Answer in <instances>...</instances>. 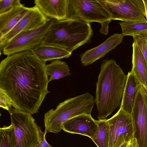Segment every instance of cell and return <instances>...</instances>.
Wrapping results in <instances>:
<instances>
[{
  "mask_svg": "<svg viewBox=\"0 0 147 147\" xmlns=\"http://www.w3.org/2000/svg\"><path fill=\"white\" fill-rule=\"evenodd\" d=\"M45 62L31 51L7 56L0 64V88L11 99L14 109L37 113L47 94L48 77Z\"/></svg>",
  "mask_w": 147,
  "mask_h": 147,
  "instance_id": "cell-1",
  "label": "cell"
},
{
  "mask_svg": "<svg viewBox=\"0 0 147 147\" xmlns=\"http://www.w3.org/2000/svg\"><path fill=\"white\" fill-rule=\"evenodd\" d=\"M127 77L115 60L102 61L94 99L99 120L106 119L120 105Z\"/></svg>",
  "mask_w": 147,
  "mask_h": 147,
  "instance_id": "cell-2",
  "label": "cell"
},
{
  "mask_svg": "<svg viewBox=\"0 0 147 147\" xmlns=\"http://www.w3.org/2000/svg\"><path fill=\"white\" fill-rule=\"evenodd\" d=\"M92 34L90 23L76 19L55 20L41 43L57 46L72 53L90 42Z\"/></svg>",
  "mask_w": 147,
  "mask_h": 147,
  "instance_id": "cell-3",
  "label": "cell"
},
{
  "mask_svg": "<svg viewBox=\"0 0 147 147\" xmlns=\"http://www.w3.org/2000/svg\"><path fill=\"white\" fill-rule=\"evenodd\" d=\"M94 103V97L88 92L59 103L55 109L44 114L45 129L47 132L59 133L62 129L63 123L69 119L81 115H91Z\"/></svg>",
  "mask_w": 147,
  "mask_h": 147,
  "instance_id": "cell-4",
  "label": "cell"
},
{
  "mask_svg": "<svg viewBox=\"0 0 147 147\" xmlns=\"http://www.w3.org/2000/svg\"><path fill=\"white\" fill-rule=\"evenodd\" d=\"M76 19L86 22H96L101 25L102 34L108 33L110 16L98 0H69L67 19Z\"/></svg>",
  "mask_w": 147,
  "mask_h": 147,
  "instance_id": "cell-5",
  "label": "cell"
},
{
  "mask_svg": "<svg viewBox=\"0 0 147 147\" xmlns=\"http://www.w3.org/2000/svg\"><path fill=\"white\" fill-rule=\"evenodd\" d=\"M8 111L16 138L15 147H35L40 135L39 126L32 115L12 108Z\"/></svg>",
  "mask_w": 147,
  "mask_h": 147,
  "instance_id": "cell-6",
  "label": "cell"
},
{
  "mask_svg": "<svg viewBox=\"0 0 147 147\" xmlns=\"http://www.w3.org/2000/svg\"><path fill=\"white\" fill-rule=\"evenodd\" d=\"M112 20L123 22L146 21L143 0H98Z\"/></svg>",
  "mask_w": 147,
  "mask_h": 147,
  "instance_id": "cell-7",
  "label": "cell"
},
{
  "mask_svg": "<svg viewBox=\"0 0 147 147\" xmlns=\"http://www.w3.org/2000/svg\"><path fill=\"white\" fill-rule=\"evenodd\" d=\"M55 20H50L43 26L22 32L14 37L4 47L3 54L7 56L31 51L41 43Z\"/></svg>",
  "mask_w": 147,
  "mask_h": 147,
  "instance_id": "cell-8",
  "label": "cell"
},
{
  "mask_svg": "<svg viewBox=\"0 0 147 147\" xmlns=\"http://www.w3.org/2000/svg\"><path fill=\"white\" fill-rule=\"evenodd\" d=\"M130 115L134 123V138L137 140L138 147H147V90L142 84Z\"/></svg>",
  "mask_w": 147,
  "mask_h": 147,
  "instance_id": "cell-9",
  "label": "cell"
},
{
  "mask_svg": "<svg viewBox=\"0 0 147 147\" xmlns=\"http://www.w3.org/2000/svg\"><path fill=\"white\" fill-rule=\"evenodd\" d=\"M50 19L44 15L36 5L29 7L24 16L9 33L0 38V49L5 46L19 34L41 26Z\"/></svg>",
  "mask_w": 147,
  "mask_h": 147,
  "instance_id": "cell-10",
  "label": "cell"
},
{
  "mask_svg": "<svg viewBox=\"0 0 147 147\" xmlns=\"http://www.w3.org/2000/svg\"><path fill=\"white\" fill-rule=\"evenodd\" d=\"M109 127V147H114L118 138L125 135L134 138V128L131 115L121 109L111 117L107 119Z\"/></svg>",
  "mask_w": 147,
  "mask_h": 147,
  "instance_id": "cell-11",
  "label": "cell"
},
{
  "mask_svg": "<svg viewBox=\"0 0 147 147\" xmlns=\"http://www.w3.org/2000/svg\"><path fill=\"white\" fill-rule=\"evenodd\" d=\"M98 127L97 120L90 115H81L64 122L62 130L66 132L87 136L91 140Z\"/></svg>",
  "mask_w": 147,
  "mask_h": 147,
  "instance_id": "cell-12",
  "label": "cell"
},
{
  "mask_svg": "<svg viewBox=\"0 0 147 147\" xmlns=\"http://www.w3.org/2000/svg\"><path fill=\"white\" fill-rule=\"evenodd\" d=\"M124 36L121 34L115 33L108 37L99 45L88 50L80 56L82 65L86 66L104 57L122 41Z\"/></svg>",
  "mask_w": 147,
  "mask_h": 147,
  "instance_id": "cell-13",
  "label": "cell"
},
{
  "mask_svg": "<svg viewBox=\"0 0 147 147\" xmlns=\"http://www.w3.org/2000/svg\"><path fill=\"white\" fill-rule=\"evenodd\" d=\"M69 0H35V5L47 17L55 20L67 19Z\"/></svg>",
  "mask_w": 147,
  "mask_h": 147,
  "instance_id": "cell-14",
  "label": "cell"
},
{
  "mask_svg": "<svg viewBox=\"0 0 147 147\" xmlns=\"http://www.w3.org/2000/svg\"><path fill=\"white\" fill-rule=\"evenodd\" d=\"M29 8L22 4L0 14V38L13 29L26 14Z\"/></svg>",
  "mask_w": 147,
  "mask_h": 147,
  "instance_id": "cell-15",
  "label": "cell"
},
{
  "mask_svg": "<svg viewBox=\"0 0 147 147\" xmlns=\"http://www.w3.org/2000/svg\"><path fill=\"white\" fill-rule=\"evenodd\" d=\"M141 84L135 75L131 71L129 72L127 75L120 109L131 114L137 91Z\"/></svg>",
  "mask_w": 147,
  "mask_h": 147,
  "instance_id": "cell-16",
  "label": "cell"
},
{
  "mask_svg": "<svg viewBox=\"0 0 147 147\" xmlns=\"http://www.w3.org/2000/svg\"><path fill=\"white\" fill-rule=\"evenodd\" d=\"M31 51L40 60L45 62L68 58L72 53L59 46L43 43H41Z\"/></svg>",
  "mask_w": 147,
  "mask_h": 147,
  "instance_id": "cell-17",
  "label": "cell"
},
{
  "mask_svg": "<svg viewBox=\"0 0 147 147\" xmlns=\"http://www.w3.org/2000/svg\"><path fill=\"white\" fill-rule=\"evenodd\" d=\"M132 68L131 71L147 89V66L142 54L136 44H132Z\"/></svg>",
  "mask_w": 147,
  "mask_h": 147,
  "instance_id": "cell-18",
  "label": "cell"
},
{
  "mask_svg": "<svg viewBox=\"0 0 147 147\" xmlns=\"http://www.w3.org/2000/svg\"><path fill=\"white\" fill-rule=\"evenodd\" d=\"M45 70L48 78L49 82L58 80L71 75L69 67L65 62L57 60L46 65Z\"/></svg>",
  "mask_w": 147,
  "mask_h": 147,
  "instance_id": "cell-19",
  "label": "cell"
},
{
  "mask_svg": "<svg viewBox=\"0 0 147 147\" xmlns=\"http://www.w3.org/2000/svg\"><path fill=\"white\" fill-rule=\"evenodd\" d=\"M124 36L133 37L143 34H147V20L123 22L118 23Z\"/></svg>",
  "mask_w": 147,
  "mask_h": 147,
  "instance_id": "cell-20",
  "label": "cell"
},
{
  "mask_svg": "<svg viewBox=\"0 0 147 147\" xmlns=\"http://www.w3.org/2000/svg\"><path fill=\"white\" fill-rule=\"evenodd\" d=\"M98 127L92 139L98 147H109V127L107 119L97 120Z\"/></svg>",
  "mask_w": 147,
  "mask_h": 147,
  "instance_id": "cell-21",
  "label": "cell"
},
{
  "mask_svg": "<svg viewBox=\"0 0 147 147\" xmlns=\"http://www.w3.org/2000/svg\"><path fill=\"white\" fill-rule=\"evenodd\" d=\"M16 138L12 125L0 128V147H15Z\"/></svg>",
  "mask_w": 147,
  "mask_h": 147,
  "instance_id": "cell-22",
  "label": "cell"
},
{
  "mask_svg": "<svg viewBox=\"0 0 147 147\" xmlns=\"http://www.w3.org/2000/svg\"><path fill=\"white\" fill-rule=\"evenodd\" d=\"M134 42L137 45L141 51L147 66V34L133 36Z\"/></svg>",
  "mask_w": 147,
  "mask_h": 147,
  "instance_id": "cell-23",
  "label": "cell"
},
{
  "mask_svg": "<svg viewBox=\"0 0 147 147\" xmlns=\"http://www.w3.org/2000/svg\"><path fill=\"white\" fill-rule=\"evenodd\" d=\"M22 4L20 0H0V14Z\"/></svg>",
  "mask_w": 147,
  "mask_h": 147,
  "instance_id": "cell-24",
  "label": "cell"
},
{
  "mask_svg": "<svg viewBox=\"0 0 147 147\" xmlns=\"http://www.w3.org/2000/svg\"><path fill=\"white\" fill-rule=\"evenodd\" d=\"M0 107L7 110L13 107L12 101L6 94L0 88Z\"/></svg>",
  "mask_w": 147,
  "mask_h": 147,
  "instance_id": "cell-25",
  "label": "cell"
},
{
  "mask_svg": "<svg viewBox=\"0 0 147 147\" xmlns=\"http://www.w3.org/2000/svg\"><path fill=\"white\" fill-rule=\"evenodd\" d=\"M38 128L40 132V139L39 142L35 147H53L46 140L45 136L47 133L46 130L45 129V131L43 132L39 126Z\"/></svg>",
  "mask_w": 147,
  "mask_h": 147,
  "instance_id": "cell-26",
  "label": "cell"
},
{
  "mask_svg": "<svg viewBox=\"0 0 147 147\" xmlns=\"http://www.w3.org/2000/svg\"><path fill=\"white\" fill-rule=\"evenodd\" d=\"M126 147H138L136 139L133 138L128 143Z\"/></svg>",
  "mask_w": 147,
  "mask_h": 147,
  "instance_id": "cell-27",
  "label": "cell"
},
{
  "mask_svg": "<svg viewBox=\"0 0 147 147\" xmlns=\"http://www.w3.org/2000/svg\"><path fill=\"white\" fill-rule=\"evenodd\" d=\"M144 2V8H145V17L146 18V20H147V4L143 0Z\"/></svg>",
  "mask_w": 147,
  "mask_h": 147,
  "instance_id": "cell-28",
  "label": "cell"
},
{
  "mask_svg": "<svg viewBox=\"0 0 147 147\" xmlns=\"http://www.w3.org/2000/svg\"><path fill=\"white\" fill-rule=\"evenodd\" d=\"M129 142H125L123 144L120 146V147H126Z\"/></svg>",
  "mask_w": 147,
  "mask_h": 147,
  "instance_id": "cell-29",
  "label": "cell"
},
{
  "mask_svg": "<svg viewBox=\"0 0 147 147\" xmlns=\"http://www.w3.org/2000/svg\"><path fill=\"white\" fill-rule=\"evenodd\" d=\"M143 0L147 4V0Z\"/></svg>",
  "mask_w": 147,
  "mask_h": 147,
  "instance_id": "cell-30",
  "label": "cell"
},
{
  "mask_svg": "<svg viewBox=\"0 0 147 147\" xmlns=\"http://www.w3.org/2000/svg\"></svg>",
  "mask_w": 147,
  "mask_h": 147,
  "instance_id": "cell-31",
  "label": "cell"
}]
</instances>
